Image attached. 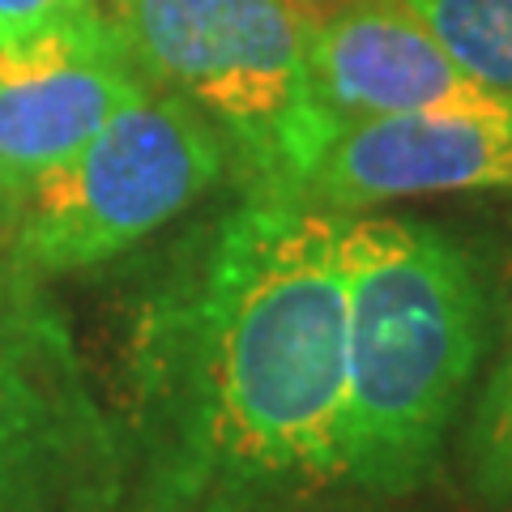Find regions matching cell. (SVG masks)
I'll return each instance as SVG.
<instances>
[{"instance_id":"cell-1","label":"cell","mask_w":512,"mask_h":512,"mask_svg":"<svg viewBox=\"0 0 512 512\" xmlns=\"http://www.w3.org/2000/svg\"><path fill=\"white\" fill-rule=\"evenodd\" d=\"M346 222L239 197L128 338V512H252L342 483Z\"/></svg>"},{"instance_id":"cell-2","label":"cell","mask_w":512,"mask_h":512,"mask_svg":"<svg viewBox=\"0 0 512 512\" xmlns=\"http://www.w3.org/2000/svg\"><path fill=\"white\" fill-rule=\"evenodd\" d=\"M487 346L474 256L431 222H346L342 483L397 500L436 474Z\"/></svg>"},{"instance_id":"cell-3","label":"cell","mask_w":512,"mask_h":512,"mask_svg":"<svg viewBox=\"0 0 512 512\" xmlns=\"http://www.w3.org/2000/svg\"><path fill=\"white\" fill-rule=\"evenodd\" d=\"M111 18L154 86L218 128L244 197H303L333 124L308 69L295 0H111Z\"/></svg>"},{"instance_id":"cell-4","label":"cell","mask_w":512,"mask_h":512,"mask_svg":"<svg viewBox=\"0 0 512 512\" xmlns=\"http://www.w3.org/2000/svg\"><path fill=\"white\" fill-rule=\"evenodd\" d=\"M227 175V146L192 103L146 86L13 205V256L56 278L116 261Z\"/></svg>"},{"instance_id":"cell-5","label":"cell","mask_w":512,"mask_h":512,"mask_svg":"<svg viewBox=\"0 0 512 512\" xmlns=\"http://www.w3.org/2000/svg\"><path fill=\"white\" fill-rule=\"evenodd\" d=\"M133 453L43 278L0 282V512H128Z\"/></svg>"},{"instance_id":"cell-6","label":"cell","mask_w":512,"mask_h":512,"mask_svg":"<svg viewBox=\"0 0 512 512\" xmlns=\"http://www.w3.org/2000/svg\"><path fill=\"white\" fill-rule=\"evenodd\" d=\"M150 77L103 5L0 47V201L77 154Z\"/></svg>"},{"instance_id":"cell-7","label":"cell","mask_w":512,"mask_h":512,"mask_svg":"<svg viewBox=\"0 0 512 512\" xmlns=\"http://www.w3.org/2000/svg\"><path fill=\"white\" fill-rule=\"evenodd\" d=\"M308 69L333 133L380 116L512 111L508 99L478 86L397 0H342L308 18Z\"/></svg>"},{"instance_id":"cell-8","label":"cell","mask_w":512,"mask_h":512,"mask_svg":"<svg viewBox=\"0 0 512 512\" xmlns=\"http://www.w3.org/2000/svg\"><path fill=\"white\" fill-rule=\"evenodd\" d=\"M440 192H512V111H423L346 124L329 137L303 201L363 214Z\"/></svg>"},{"instance_id":"cell-9","label":"cell","mask_w":512,"mask_h":512,"mask_svg":"<svg viewBox=\"0 0 512 512\" xmlns=\"http://www.w3.org/2000/svg\"><path fill=\"white\" fill-rule=\"evenodd\" d=\"M478 86L512 103V0H397Z\"/></svg>"},{"instance_id":"cell-10","label":"cell","mask_w":512,"mask_h":512,"mask_svg":"<svg viewBox=\"0 0 512 512\" xmlns=\"http://www.w3.org/2000/svg\"><path fill=\"white\" fill-rule=\"evenodd\" d=\"M470 487L478 504L512 508V346L470 431Z\"/></svg>"},{"instance_id":"cell-11","label":"cell","mask_w":512,"mask_h":512,"mask_svg":"<svg viewBox=\"0 0 512 512\" xmlns=\"http://www.w3.org/2000/svg\"><path fill=\"white\" fill-rule=\"evenodd\" d=\"M90 5H103V0H0V47L35 35L60 18H73Z\"/></svg>"},{"instance_id":"cell-12","label":"cell","mask_w":512,"mask_h":512,"mask_svg":"<svg viewBox=\"0 0 512 512\" xmlns=\"http://www.w3.org/2000/svg\"><path fill=\"white\" fill-rule=\"evenodd\" d=\"M252 512H380V508H367V504H329V500H320V495H303V500H282V504L252 508Z\"/></svg>"},{"instance_id":"cell-13","label":"cell","mask_w":512,"mask_h":512,"mask_svg":"<svg viewBox=\"0 0 512 512\" xmlns=\"http://www.w3.org/2000/svg\"><path fill=\"white\" fill-rule=\"evenodd\" d=\"M13 274H26L13 256V205L0 201V282L13 278Z\"/></svg>"},{"instance_id":"cell-14","label":"cell","mask_w":512,"mask_h":512,"mask_svg":"<svg viewBox=\"0 0 512 512\" xmlns=\"http://www.w3.org/2000/svg\"><path fill=\"white\" fill-rule=\"evenodd\" d=\"M295 5H299V9H303V0H295Z\"/></svg>"}]
</instances>
